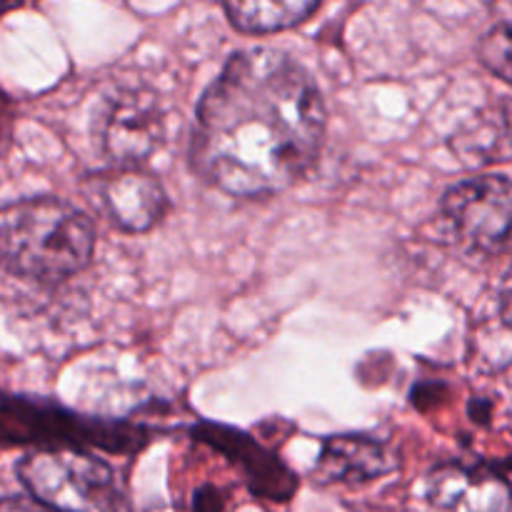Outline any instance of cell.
<instances>
[{"mask_svg": "<svg viewBox=\"0 0 512 512\" xmlns=\"http://www.w3.org/2000/svg\"><path fill=\"white\" fill-rule=\"evenodd\" d=\"M320 10L310 0H253V3H225L223 13L228 23L243 35H273L305 23Z\"/></svg>", "mask_w": 512, "mask_h": 512, "instance_id": "obj_11", "label": "cell"}, {"mask_svg": "<svg viewBox=\"0 0 512 512\" xmlns=\"http://www.w3.org/2000/svg\"><path fill=\"white\" fill-rule=\"evenodd\" d=\"M440 210L455 238L475 253L500 255L508 250L512 188L505 173L460 180L443 195Z\"/></svg>", "mask_w": 512, "mask_h": 512, "instance_id": "obj_5", "label": "cell"}, {"mask_svg": "<svg viewBox=\"0 0 512 512\" xmlns=\"http://www.w3.org/2000/svg\"><path fill=\"white\" fill-rule=\"evenodd\" d=\"M85 195L100 215L125 235H143L163 223L170 198L163 183L145 168H110L88 175Z\"/></svg>", "mask_w": 512, "mask_h": 512, "instance_id": "obj_6", "label": "cell"}, {"mask_svg": "<svg viewBox=\"0 0 512 512\" xmlns=\"http://www.w3.org/2000/svg\"><path fill=\"white\" fill-rule=\"evenodd\" d=\"M398 470L395 455L383 440L373 435H333L325 438L313 480L320 485L355 483L363 485Z\"/></svg>", "mask_w": 512, "mask_h": 512, "instance_id": "obj_9", "label": "cell"}, {"mask_svg": "<svg viewBox=\"0 0 512 512\" xmlns=\"http://www.w3.org/2000/svg\"><path fill=\"white\" fill-rule=\"evenodd\" d=\"M15 475L30 500L53 512H133L115 470L83 450H33Z\"/></svg>", "mask_w": 512, "mask_h": 512, "instance_id": "obj_3", "label": "cell"}, {"mask_svg": "<svg viewBox=\"0 0 512 512\" xmlns=\"http://www.w3.org/2000/svg\"><path fill=\"white\" fill-rule=\"evenodd\" d=\"M325 130L328 105L315 75L280 48H243L200 95L190 168L230 198H270L313 170Z\"/></svg>", "mask_w": 512, "mask_h": 512, "instance_id": "obj_1", "label": "cell"}, {"mask_svg": "<svg viewBox=\"0 0 512 512\" xmlns=\"http://www.w3.org/2000/svg\"><path fill=\"white\" fill-rule=\"evenodd\" d=\"M425 495L435 512H510L508 463H440L430 470Z\"/></svg>", "mask_w": 512, "mask_h": 512, "instance_id": "obj_8", "label": "cell"}, {"mask_svg": "<svg viewBox=\"0 0 512 512\" xmlns=\"http://www.w3.org/2000/svg\"><path fill=\"white\" fill-rule=\"evenodd\" d=\"M0 512H53V510L43 508V505L35 503V500H30V498L13 495V498L0 500Z\"/></svg>", "mask_w": 512, "mask_h": 512, "instance_id": "obj_13", "label": "cell"}, {"mask_svg": "<svg viewBox=\"0 0 512 512\" xmlns=\"http://www.w3.org/2000/svg\"><path fill=\"white\" fill-rule=\"evenodd\" d=\"M138 433L128 425L78 418L58 405H40L28 398L0 393V443L50 445L48 450L103 448L110 453L135 450Z\"/></svg>", "mask_w": 512, "mask_h": 512, "instance_id": "obj_4", "label": "cell"}, {"mask_svg": "<svg viewBox=\"0 0 512 512\" xmlns=\"http://www.w3.org/2000/svg\"><path fill=\"white\" fill-rule=\"evenodd\" d=\"M95 255L93 220L53 195L0 208V270L18 280L58 285L83 273Z\"/></svg>", "mask_w": 512, "mask_h": 512, "instance_id": "obj_2", "label": "cell"}, {"mask_svg": "<svg viewBox=\"0 0 512 512\" xmlns=\"http://www.w3.org/2000/svg\"><path fill=\"white\" fill-rule=\"evenodd\" d=\"M168 123L158 98L140 90H125L105 103L98 138L108 160L118 168H143L165 143Z\"/></svg>", "mask_w": 512, "mask_h": 512, "instance_id": "obj_7", "label": "cell"}, {"mask_svg": "<svg viewBox=\"0 0 512 512\" xmlns=\"http://www.w3.org/2000/svg\"><path fill=\"white\" fill-rule=\"evenodd\" d=\"M510 20H500L495 28H490L483 35L478 45L480 63L490 70L493 75H498L503 83L512 80V53H510Z\"/></svg>", "mask_w": 512, "mask_h": 512, "instance_id": "obj_12", "label": "cell"}, {"mask_svg": "<svg viewBox=\"0 0 512 512\" xmlns=\"http://www.w3.org/2000/svg\"><path fill=\"white\" fill-rule=\"evenodd\" d=\"M450 148L465 165L505 163L510 155L508 98L500 100L498 108L490 110L485 118L470 120L455 138H450Z\"/></svg>", "mask_w": 512, "mask_h": 512, "instance_id": "obj_10", "label": "cell"}]
</instances>
